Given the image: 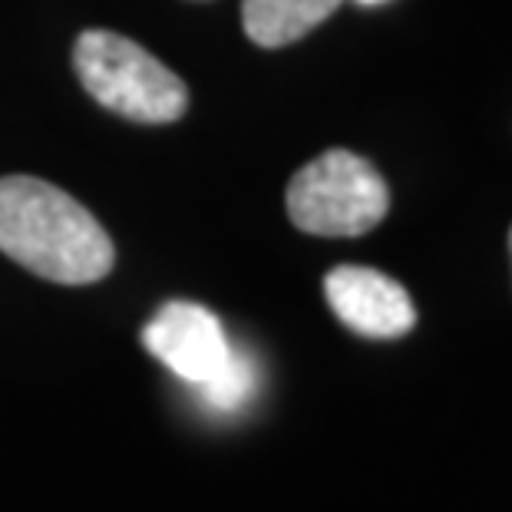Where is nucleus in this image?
Returning <instances> with one entry per match:
<instances>
[{
	"mask_svg": "<svg viewBox=\"0 0 512 512\" xmlns=\"http://www.w3.org/2000/svg\"><path fill=\"white\" fill-rule=\"evenodd\" d=\"M341 0H242L245 34L258 47H285L328 20Z\"/></svg>",
	"mask_w": 512,
	"mask_h": 512,
	"instance_id": "obj_6",
	"label": "nucleus"
},
{
	"mask_svg": "<svg viewBox=\"0 0 512 512\" xmlns=\"http://www.w3.org/2000/svg\"><path fill=\"white\" fill-rule=\"evenodd\" d=\"M361 4H384V0H361Z\"/></svg>",
	"mask_w": 512,
	"mask_h": 512,
	"instance_id": "obj_8",
	"label": "nucleus"
},
{
	"mask_svg": "<svg viewBox=\"0 0 512 512\" xmlns=\"http://www.w3.org/2000/svg\"><path fill=\"white\" fill-rule=\"evenodd\" d=\"M255 390H258V364L252 361V354L235 347L232 364H228L212 384L195 390V394H199V400L215 413H238L255 397Z\"/></svg>",
	"mask_w": 512,
	"mask_h": 512,
	"instance_id": "obj_7",
	"label": "nucleus"
},
{
	"mask_svg": "<svg viewBox=\"0 0 512 512\" xmlns=\"http://www.w3.org/2000/svg\"><path fill=\"white\" fill-rule=\"evenodd\" d=\"M509 248H512V232H509Z\"/></svg>",
	"mask_w": 512,
	"mask_h": 512,
	"instance_id": "obj_9",
	"label": "nucleus"
},
{
	"mask_svg": "<svg viewBox=\"0 0 512 512\" xmlns=\"http://www.w3.org/2000/svg\"><path fill=\"white\" fill-rule=\"evenodd\" d=\"M0 252L57 285H93L116 261L103 225L73 195L34 176L0 179Z\"/></svg>",
	"mask_w": 512,
	"mask_h": 512,
	"instance_id": "obj_1",
	"label": "nucleus"
},
{
	"mask_svg": "<svg viewBox=\"0 0 512 512\" xmlns=\"http://www.w3.org/2000/svg\"><path fill=\"white\" fill-rule=\"evenodd\" d=\"M324 294H328L331 311L344 328L374 341H394L413 331L417 324V308L400 281L387 278L384 271L341 265L328 271L324 278Z\"/></svg>",
	"mask_w": 512,
	"mask_h": 512,
	"instance_id": "obj_5",
	"label": "nucleus"
},
{
	"mask_svg": "<svg viewBox=\"0 0 512 512\" xmlns=\"http://www.w3.org/2000/svg\"><path fill=\"white\" fill-rule=\"evenodd\" d=\"M73 67L96 103L133 123H176L189 106V93L179 76L139 43L113 30L80 34Z\"/></svg>",
	"mask_w": 512,
	"mask_h": 512,
	"instance_id": "obj_2",
	"label": "nucleus"
},
{
	"mask_svg": "<svg viewBox=\"0 0 512 512\" xmlns=\"http://www.w3.org/2000/svg\"><path fill=\"white\" fill-rule=\"evenodd\" d=\"M288 219L308 235L357 238L384 222L390 192L367 159L331 149L294 172L288 182Z\"/></svg>",
	"mask_w": 512,
	"mask_h": 512,
	"instance_id": "obj_3",
	"label": "nucleus"
},
{
	"mask_svg": "<svg viewBox=\"0 0 512 512\" xmlns=\"http://www.w3.org/2000/svg\"><path fill=\"white\" fill-rule=\"evenodd\" d=\"M146 351L195 390L212 384L232 364L235 347L222 321L209 308L192 301H169L143 331Z\"/></svg>",
	"mask_w": 512,
	"mask_h": 512,
	"instance_id": "obj_4",
	"label": "nucleus"
}]
</instances>
